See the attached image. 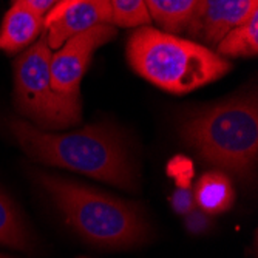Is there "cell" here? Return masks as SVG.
I'll return each mask as SVG.
<instances>
[{
    "instance_id": "1",
    "label": "cell",
    "mask_w": 258,
    "mask_h": 258,
    "mask_svg": "<svg viewBox=\"0 0 258 258\" xmlns=\"http://www.w3.org/2000/svg\"><path fill=\"white\" fill-rule=\"evenodd\" d=\"M8 125L23 152L42 164L73 170L128 192L138 189L136 167L127 144L110 127L99 124L56 133L20 118H11Z\"/></svg>"
},
{
    "instance_id": "2",
    "label": "cell",
    "mask_w": 258,
    "mask_h": 258,
    "mask_svg": "<svg viewBox=\"0 0 258 258\" xmlns=\"http://www.w3.org/2000/svg\"><path fill=\"white\" fill-rule=\"evenodd\" d=\"M36 181L87 241L128 249L149 240L150 226L139 206L48 173H36Z\"/></svg>"
},
{
    "instance_id": "3",
    "label": "cell",
    "mask_w": 258,
    "mask_h": 258,
    "mask_svg": "<svg viewBox=\"0 0 258 258\" xmlns=\"http://www.w3.org/2000/svg\"><path fill=\"white\" fill-rule=\"evenodd\" d=\"M127 60L141 78L173 95L212 84L232 68L209 46L150 25L136 28L128 37Z\"/></svg>"
},
{
    "instance_id": "4",
    "label": "cell",
    "mask_w": 258,
    "mask_h": 258,
    "mask_svg": "<svg viewBox=\"0 0 258 258\" xmlns=\"http://www.w3.org/2000/svg\"><path fill=\"white\" fill-rule=\"evenodd\" d=\"M181 136L210 166L247 179L258 155L256 98L246 95L203 108L182 122Z\"/></svg>"
},
{
    "instance_id": "5",
    "label": "cell",
    "mask_w": 258,
    "mask_h": 258,
    "mask_svg": "<svg viewBox=\"0 0 258 258\" xmlns=\"http://www.w3.org/2000/svg\"><path fill=\"white\" fill-rule=\"evenodd\" d=\"M51 48L42 31L37 42L14 62V99L17 110L40 130H62L82 119L81 95L59 93L51 87Z\"/></svg>"
},
{
    "instance_id": "6",
    "label": "cell",
    "mask_w": 258,
    "mask_h": 258,
    "mask_svg": "<svg viewBox=\"0 0 258 258\" xmlns=\"http://www.w3.org/2000/svg\"><path fill=\"white\" fill-rule=\"evenodd\" d=\"M114 36L116 27L104 23L70 37L50 59L53 90L67 95H81V82L93 54Z\"/></svg>"
},
{
    "instance_id": "7",
    "label": "cell",
    "mask_w": 258,
    "mask_h": 258,
    "mask_svg": "<svg viewBox=\"0 0 258 258\" xmlns=\"http://www.w3.org/2000/svg\"><path fill=\"white\" fill-rule=\"evenodd\" d=\"M258 11V0H198L184 33L203 45L217 43Z\"/></svg>"
},
{
    "instance_id": "8",
    "label": "cell",
    "mask_w": 258,
    "mask_h": 258,
    "mask_svg": "<svg viewBox=\"0 0 258 258\" xmlns=\"http://www.w3.org/2000/svg\"><path fill=\"white\" fill-rule=\"evenodd\" d=\"M104 23L113 25L110 0H81L45 28L46 42L51 50H59L70 37Z\"/></svg>"
},
{
    "instance_id": "9",
    "label": "cell",
    "mask_w": 258,
    "mask_h": 258,
    "mask_svg": "<svg viewBox=\"0 0 258 258\" xmlns=\"http://www.w3.org/2000/svg\"><path fill=\"white\" fill-rule=\"evenodd\" d=\"M43 31V17L14 0L0 28V50L10 54L28 48Z\"/></svg>"
},
{
    "instance_id": "10",
    "label": "cell",
    "mask_w": 258,
    "mask_h": 258,
    "mask_svg": "<svg viewBox=\"0 0 258 258\" xmlns=\"http://www.w3.org/2000/svg\"><path fill=\"white\" fill-rule=\"evenodd\" d=\"M194 197L197 206L204 214L218 215L230 209L235 200V192L226 173L207 172L198 179Z\"/></svg>"
},
{
    "instance_id": "11",
    "label": "cell",
    "mask_w": 258,
    "mask_h": 258,
    "mask_svg": "<svg viewBox=\"0 0 258 258\" xmlns=\"http://www.w3.org/2000/svg\"><path fill=\"white\" fill-rule=\"evenodd\" d=\"M198 0H146L152 22L161 31L184 33L195 13Z\"/></svg>"
},
{
    "instance_id": "12",
    "label": "cell",
    "mask_w": 258,
    "mask_h": 258,
    "mask_svg": "<svg viewBox=\"0 0 258 258\" xmlns=\"http://www.w3.org/2000/svg\"><path fill=\"white\" fill-rule=\"evenodd\" d=\"M0 244L19 250H27L33 246L25 218L4 190H0Z\"/></svg>"
},
{
    "instance_id": "13",
    "label": "cell",
    "mask_w": 258,
    "mask_h": 258,
    "mask_svg": "<svg viewBox=\"0 0 258 258\" xmlns=\"http://www.w3.org/2000/svg\"><path fill=\"white\" fill-rule=\"evenodd\" d=\"M217 53L223 57H253L258 53V11L241 25L232 28L218 43Z\"/></svg>"
},
{
    "instance_id": "14",
    "label": "cell",
    "mask_w": 258,
    "mask_h": 258,
    "mask_svg": "<svg viewBox=\"0 0 258 258\" xmlns=\"http://www.w3.org/2000/svg\"><path fill=\"white\" fill-rule=\"evenodd\" d=\"M113 25L121 28H139L152 23L146 0H110Z\"/></svg>"
},
{
    "instance_id": "15",
    "label": "cell",
    "mask_w": 258,
    "mask_h": 258,
    "mask_svg": "<svg viewBox=\"0 0 258 258\" xmlns=\"http://www.w3.org/2000/svg\"><path fill=\"white\" fill-rule=\"evenodd\" d=\"M167 172L172 178L176 179L179 187H189V181L194 173V166L192 161L184 156H176L169 162Z\"/></svg>"
},
{
    "instance_id": "16",
    "label": "cell",
    "mask_w": 258,
    "mask_h": 258,
    "mask_svg": "<svg viewBox=\"0 0 258 258\" xmlns=\"http://www.w3.org/2000/svg\"><path fill=\"white\" fill-rule=\"evenodd\" d=\"M197 203H195V197H194V190H190L189 187H179V189L172 195V207L176 214L179 215H187L190 214L195 209Z\"/></svg>"
},
{
    "instance_id": "17",
    "label": "cell",
    "mask_w": 258,
    "mask_h": 258,
    "mask_svg": "<svg viewBox=\"0 0 258 258\" xmlns=\"http://www.w3.org/2000/svg\"><path fill=\"white\" fill-rule=\"evenodd\" d=\"M210 215L204 214L203 210H192L190 214L185 215V227L189 229L190 232H195V233H200V232H204L209 224H210Z\"/></svg>"
},
{
    "instance_id": "18",
    "label": "cell",
    "mask_w": 258,
    "mask_h": 258,
    "mask_svg": "<svg viewBox=\"0 0 258 258\" xmlns=\"http://www.w3.org/2000/svg\"><path fill=\"white\" fill-rule=\"evenodd\" d=\"M78 2H81V0H59V2L50 10V13L43 17V30L48 27L50 23H53L54 20H57L70 7H73Z\"/></svg>"
},
{
    "instance_id": "19",
    "label": "cell",
    "mask_w": 258,
    "mask_h": 258,
    "mask_svg": "<svg viewBox=\"0 0 258 258\" xmlns=\"http://www.w3.org/2000/svg\"><path fill=\"white\" fill-rule=\"evenodd\" d=\"M25 7H28L33 13H36L40 17H45L50 13V10L59 2V0H19Z\"/></svg>"
},
{
    "instance_id": "20",
    "label": "cell",
    "mask_w": 258,
    "mask_h": 258,
    "mask_svg": "<svg viewBox=\"0 0 258 258\" xmlns=\"http://www.w3.org/2000/svg\"><path fill=\"white\" fill-rule=\"evenodd\" d=\"M0 258H13V256H8V255H4V253H0Z\"/></svg>"
}]
</instances>
